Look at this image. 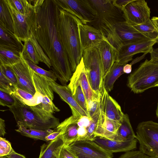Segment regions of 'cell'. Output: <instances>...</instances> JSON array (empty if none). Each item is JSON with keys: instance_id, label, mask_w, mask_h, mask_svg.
<instances>
[{"instance_id": "6da1fadb", "label": "cell", "mask_w": 158, "mask_h": 158, "mask_svg": "<svg viewBox=\"0 0 158 158\" xmlns=\"http://www.w3.org/2000/svg\"><path fill=\"white\" fill-rule=\"evenodd\" d=\"M34 14L31 32L50 59L52 71L62 85H67L73 74L61 41L60 8L55 0H33Z\"/></svg>"}, {"instance_id": "7a4b0ae2", "label": "cell", "mask_w": 158, "mask_h": 158, "mask_svg": "<svg viewBox=\"0 0 158 158\" xmlns=\"http://www.w3.org/2000/svg\"><path fill=\"white\" fill-rule=\"evenodd\" d=\"M59 29L61 41L73 73L82 57L78 25L81 21L76 17L60 9Z\"/></svg>"}, {"instance_id": "3957f363", "label": "cell", "mask_w": 158, "mask_h": 158, "mask_svg": "<svg viewBox=\"0 0 158 158\" xmlns=\"http://www.w3.org/2000/svg\"><path fill=\"white\" fill-rule=\"evenodd\" d=\"M14 98L15 104L9 108L14 115L17 127L45 131L55 129L60 124L59 118L44 110L38 105L28 106Z\"/></svg>"}, {"instance_id": "277c9868", "label": "cell", "mask_w": 158, "mask_h": 158, "mask_svg": "<svg viewBox=\"0 0 158 158\" xmlns=\"http://www.w3.org/2000/svg\"><path fill=\"white\" fill-rule=\"evenodd\" d=\"M158 84V63L146 59L128 76L127 86L134 93H142Z\"/></svg>"}, {"instance_id": "5b68a950", "label": "cell", "mask_w": 158, "mask_h": 158, "mask_svg": "<svg viewBox=\"0 0 158 158\" xmlns=\"http://www.w3.org/2000/svg\"><path fill=\"white\" fill-rule=\"evenodd\" d=\"M82 58L91 88L95 94L101 95L104 89V79L101 56L97 47L84 50Z\"/></svg>"}, {"instance_id": "8992f818", "label": "cell", "mask_w": 158, "mask_h": 158, "mask_svg": "<svg viewBox=\"0 0 158 158\" xmlns=\"http://www.w3.org/2000/svg\"><path fill=\"white\" fill-rule=\"evenodd\" d=\"M136 138L139 150L145 155L158 158V123L152 121L139 123L136 128Z\"/></svg>"}, {"instance_id": "52a82bcc", "label": "cell", "mask_w": 158, "mask_h": 158, "mask_svg": "<svg viewBox=\"0 0 158 158\" xmlns=\"http://www.w3.org/2000/svg\"><path fill=\"white\" fill-rule=\"evenodd\" d=\"M58 6L78 18L83 24L94 21L97 12L89 0H55Z\"/></svg>"}, {"instance_id": "ba28073f", "label": "cell", "mask_w": 158, "mask_h": 158, "mask_svg": "<svg viewBox=\"0 0 158 158\" xmlns=\"http://www.w3.org/2000/svg\"><path fill=\"white\" fill-rule=\"evenodd\" d=\"M65 146L77 158H113V157L112 153L106 151L93 140H77Z\"/></svg>"}, {"instance_id": "9c48e42d", "label": "cell", "mask_w": 158, "mask_h": 158, "mask_svg": "<svg viewBox=\"0 0 158 158\" xmlns=\"http://www.w3.org/2000/svg\"><path fill=\"white\" fill-rule=\"evenodd\" d=\"M33 80L36 92L40 97L41 103L38 105L40 107L52 114L60 111V110L52 102L54 98V91L49 85L47 79L33 70Z\"/></svg>"}, {"instance_id": "30bf717a", "label": "cell", "mask_w": 158, "mask_h": 158, "mask_svg": "<svg viewBox=\"0 0 158 158\" xmlns=\"http://www.w3.org/2000/svg\"><path fill=\"white\" fill-rule=\"evenodd\" d=\"M150 9L144 0H133L123 11L125 21L133 26L146 22L150 19Z\"/></svg>"}, {"instance_id": "8fae6325", "label": "cell", "mask_w": 158, "mask_h": 158, "mask_svg": "<svg viewBox=\"0 0 158 158\" xmlns=\"http://www.w3.org/2000/svg\"><path fill=\"white\" fill-rule=\"evenodd\" d=\"M13 22L14 34L21 41L24 42L30 37L31 27L34 10L29 13L22 14L17 11L9 0H6Z\"/></svg>"}, {"instance_id": "7c38bea8", "label": "cell", "mask_w": 158, "mask_h": 158, "mask_svg": "<svg viewBox=\"0 0 158 158\" xmlns=\"http://www.w3.org/2000/svg\"><path fill=\"white\" fill-rule=\"evenodd\" d=\"M157 43L156 40L147 39L123 45L117 52L115 62L126 64L132 60L133 56L136 54L150 53L153 46Z\"/></svg>"}, {"instance_id": "4fadbf2b", "label": "cell", "mask_w": 158, "mask_h": 158, "mask_svg": "<svg viewBox=\"0 0 158 158\" xmlns=\"http://www.w3.org/2000/svg\"><path fill=\"white\" fill-rule=\"evenodd\" d=\"M11 67L17 80V87L34 95L36 91L33 80V70L22 54L21 61Z\"/></svg>"}, {"instance_id": "5bb4252c", "label": "cell", "mask_w": 158, "mask_h": 158, "mask_svg": "<svg viewBox=\"0 0 158 158\" xmlns=\"http://www.w3.org/2000/svg\"><path fill=\"white\" fill-rule=\"evenodd\" d=\"M97 12V18L117 21H125L123 12L114 5L113 0H89Z\"/></svg>"}, {"instance_id": "9a60e30c", "label": "cell", "mask_w": 158, "mask_h": 158, "mask_svg": "<svg viewBox=\"0 0 158 158\" xmlns=\"http://www.w3.org/2000/svg\"><path fill=\"white\" fill-rule=\"evenodd\" d=\"M78 28L82 49L97 47L106 38L102 32L95 27L80 22Z\"/></svg>"}, {"instance_id": "2e32d148", "label": "cell", "mask_w": 158, "mask_h": 158, "mask_svg": "<svg viewBox=\"0 0 158 158\" xmlns=\"http://www.w3.org/2000/svg\"><path fill=\"white\" fill-rule=\"evenodd\" d=\"M114 27L115 32L122 45L150 39L125 21L115 22Z\"/></svg>"}, {"instance_id": "e0dca14e", "label": "cell", "mask_w": 158, "mask_h": 158, "mask_svg": "<svg viewBox=\"0 0 158 158\" xmlns=\"http://www.w3.org/2000/svg\"><path fill=\"white\" fill-rule=\"evenodd\" d=\"M48 81L53 91L58 95L62 100L69 106L72 115L78 118H80L83 116L89 117L76 102L68 86L61 85L52 81L48 80Z\"/></svg>"}, {"instance_id": "ac0fdd59", "label": "cell", "mask_w": 158, "mask_h": 158, "mask_svg": "<svg viewBox=\"0 0 158 158\" xmlns=\"http://www.w3.org/2000/svg\"><path fill=\"white\" fill-rule=\"evenodd\" d=\"M93 141L106 151L112 153L132 151L137 148L138 142L136 138L120 141L101 137H96Z\"/></svg>"}, {"instance_id": "d6986e66", "label": "cell", "mask_w": 158, "mask_h": 158, "mask_svg": "<svg viewBox=\"0 0 158 158\" xmlns=\"http://www.w3.org/2000/svg\"><path fill=\"white\" fill-rule=\"evenodd\" d=\"M80 85L85 96L87 103L96 95L90 85L82 57L75 71L73 73L68 85V87Z\"/></svg>"}, {"instance_id": "ffe728a7", "label": "cell", "mask_w": 158, "mask_h": 158, "mask_svg": "<svg viewBox=\"0 0 158 158\" xmlns=\"http://www.w3.org/2000/svg\"><path fill=\"white\" fill-rule=\"evenodd\" d=\"M101 110L109 118L121 122L124 114L118 103L104 89L101 94Z\"/></svg>"}, {"instance_id": "44dd1931", "label": "cell", "mask_w": 158, "mask_h": 158, "mask_svg": "<svg viewBox=\"0 0 158 158\" xmlns=\"http://www.w3.org/2000/svg\"><path fill=\"white\" fill-rule=\"evenodd\" d=\"M79 118L72 115L60 123L55 128L60 132L64 145H68L77 140L79 126L77 123Z\"/></svg>"}, {"instance_id": "7402d4cb", "label": "cell", "mask_w": 158, "mask_h": 158, "mask_svg": "<svg viewBox=\"0 0 158 158\" xmlns=\"http://www.w3.org/2000/svg\"><path fill=\"white\" fill-rule=\"evenodd\" d=\"M121 125V122L107 118L102 112L101 110L95 134V137H101L114 140Z\"/></svg>"}, {"instance_id": "603a6c76", "label": "cell", "mask_w": 158, "mask_h": 158, "mask_svg": "<svg viewBox=\"0 0 158 158\" xmlns=\"http://www.w3.org/2000/svg\"><path fill=\"white\" fill-rule=\"evenodd\" d=\"M102 63L104 78L116 61L117 52L106 38L97 47Z\"/></svg>"}, {"instance_id": "cb8c5ba5", "label": "cell", "mask_w": 158, "mask_h": 158, "mask_svg": "<svg viewBox=\"0 0 158 158\" xmlns=\"http://www.w3.org/2000/svg\"><path fill=\"white\" fill-rule=\"evenodd\" d=\"M22 52L8 46L0 44V64L11 66L19 62Z\"/></svg>"}, {"instance_id": "d4e9b609", "label": "cell", "mask_w": 158, "mask_h": 158, "mask_svg": "<svg viewBox=\"0 0 158 158\" xmlns=\"http://www.w3.org/2000/svg\"><path fill=\"white\" fill-rule=\"evenodd\" d=\"M63 145L60 135L55 139L43 144L40 147L39 158H58L59 151Z\"/></svg>"}, {"instance_id": "484cf974", "label": "cell", "mask_w": 158, "mask_h": 158, "mask_svg": "<svg viewBox=\"0 0 158 158\" xmlns=\"http://www.w3.org/2000/svg\"><path fill=\"white\" fill-rule=\"evenodd\" d=\"M14 33L0 25V44L15 48L22 52L23 44Z\"/></svg>"}, {"instance_id": "4316f807", "label": "cell", "mask_w": 158, "mask_h": 158, "mask_svg": "<svg viewBox=\"0 0 158 158\" xmlns=\"http://www.w3.org/2000/svg\"><path fill=\"white\" fill-rule=\"evenodd\" d=\"M10 95L22 103L28 106H35L41 103L40 96L36 92L34 95L16 87Z\"/></svg>"}, {"instance_id": "83f0119b", "label": "cell", "mask_w": 158, "mask_h": 158, "mask_svg": "<svg viewBox=\"0 0 158 158\" xmlns=\"http://www.w3.org/2000/svg\"><path fill=\"white\" fill-rule=\"evenodd\" d=\"M114 140L124 141L136 138L127 114H124Z\"/></svg>"}, {"instance_id": "f1b7e54d", "label": "cell", "mask_w": 158, "mask_h": 158, "mask_svg": "<svg viewBox=\"0 0 158 158\" xmlns=\"http://www.w3.org/2000/svg\"><path fill=\"white\" fill-rule=\"evenodd\" d=\"M125 64L115 62L113 65L104 80V88L107 92L113 89L116 80L124 73L123 68Z\"/></svg>"}, {"instance_id": "f546056e", "label": "cell", "mask_w": 158, "mask_h": 158, "mask_svg": "<svg viewBox=\"0 0 158 158\" xmlns=\"http://www.w3.org/2000/svg\"><path fill=\"white\" fill-rule=\"evenodd\" d=\"M0 25L14 33L13 20L6 0H0Z\"/></svg>"}, {"instance_id": "4dcf8cb0", "label": "cell", "mask_w": 158, "mask_h": 158, "mask_svg": "<svg viewBox=\"0 0 158 158\" xmlns=\"http://www.w3.org/2000/svg\"><path fill=\"white\" fill-rule=\"evenodd\" d=\"M15 131L21 135L36 139H40L46 141V137L53 132L54 130L51 129L43 131L37 129L28 128L23 127H18Z\"/></svg>"}, {"instance_id": "1f68e13d", "label": "cell", "mask_w": 158, "mask_h": 158, "mask_svg": "<svg viewBox=\"0 0 158 158\" xmlns=\"http://www.w3.org/2000/svg\"><path fill=\"white\" fill-rule=\"evenodd\" d=\"M22 54L25 60H30L36 65L40 62L36 48L30 38L24 42Z\"/></svg>"}, {"instance_id": "d6a6232c", "label": "cell", "mask_w": 158, "mask_h": 158, "mask_svg": "<svg viewBox=\"0 0 158 158\" xmlns=\"http://www.w3.org/2000/svg\"><path fill=\"white\" fill-rule=\"evenodd\" d=\"M133 26L149 39L158 41V31L151 19L145 23Z\"/></svg>"}, {"instance_id": "836d02e7", "label": "cell", "mask_w": 158, "mask_h": 158, "mask_svg": "<svg viewBox=\"0 0 158 158\" xmlns=\"http://www.w3.org/2000/svg\"><path fill=\"white\" fill-rule=\"evenodd\" d=\"M68 87L76 102L89 116L86 99L81 86L79 85Z\"/></svg>"}, {"instance_id": "e575fe53", "label": "cell", "mask_w": 158, "mask_h": 158, "mask_svg": "<svg viewBox=\"0 0 158 158\" xmlns=\"http://www.w3.org/2000/svg\"><path fill=\"white\" fill-rule=\"evenodd\" d=\"M14 8L22 14L29 13L34 10L32 0H9Z\"/></svg>"}, {"instance_id": "d590c367", "label": "cell", "mask_w": 158, "mask_h": 158, "mask_svg": "<svg viewBox=\"0 0 158 158\" xmlns=\"http://www.w3.org/2000/svg\"><path fill=\"white\" fill-rule=\"evenodd\" d=\"M26 60L31 69L36 73L44 76L48 81L56 82L57 78L52 70H46L38 66L30 60Z\"/></svg>"}, {"instance_id": "8d00e7d4", "label": "cell", "mask_w": 158, "mask_h": 158, "mask_svg": "<svg viewBox=\"0 0 158 158\" xmlns=\"http://www.w3.org/2000/svg\"><path fill=\"white\" fill-rule=\"evenodd\" d=\"M101 95H96L87 103L88 115L92 118L101 110Z\"/></svg>"}, {"instance_id": "74e56055", "label": "cell", "mask_w": 158, "mask_h": 158, "mask_svg": "<svg viewBox=\"0 0 158 158\" xmlns=\"http://www.w3.org/2000/svg\"><path fill=\"white\" fill-rule=\"evenodd\" d=\"M30 39L34 44L38 54L40 58V62L44 63L49 68L52 67L50 60L45 54L43 49L39 45L33 34L31 32Z\"/></svg>"}, {"instance_id": "f35d334b", "label": "cell", "mask_w": 158, "mask_h": 158, "mask_svg": "<svg viewBox=\"0 0 158 158\" xmlns=\"http://www.w3.org/2000/svg\"><path fill=\"white\" fill-rule=\"evenodd\" d=\"M100 111L98 113L91 118L90 123L87 128V133L84 140H89L93 141L96 137L95 134L98 126V120Z\"/></svg>"}, {"instance_id": "ab89813d", "label": "cell", "mask_w": 158, "mask_h": 158, "mask_svg": "<svg viewBox=\"0 0 158 158\" xmlns=\"http://www.w3.org/2000/svg\"><path fill=\"white\" fill-rule=\"evenodd\" d=\"M16 87L0 72V90L10 95Z\"/></svg>"}, {"instance_id": "60d3db41", "label": "cell", "mask_w": 158, "mask_h": 158, "mask_svg": "<svg viewBox=\"0 0 158 158\" xmlns=\"http://www.w3.org/2000/svg\"><path fill=\"white\" fill-rule=\"evenodd\" d=\"M0 72L17 87L18 81L16 77L11 66L0 64Z\"/></svg>"}, {"instance_id": "b9f144b4", "label": "cell", "mask_w": 158, "mask_h": 158, "mask_svg": "<svg viewBox=\"0 0 158 158\" xmlns=\"http://www.w3.org/2000/svg\"><path fill=\"white\" fill-rule=\"evenodd\" d=\"M15 151L10 142L2 137H0V156H7Z\"/></svg>"}, {"instance_id": "7bdbcfd3", "label": "cell", "mask_w": 158, "mask_h": 158, "mask_svg": "<svg viewBox=\"0 0 158 158\" xmlns=\"http://www.w3.org/2000/svg\"><path fill=\"white\" fill-rule=\"evenodd\" d=\"M15 98L10 94L0 90V105L8 107L15 103Z\"/></svg>"}, {"instance_id": "ee69618b", "label": "cell", "mask_w": 158, "mask_h": 158, "mask_svg": "<svg viewBox=\"0 0 158 158\" xmlns=\"http://www.w3.org/2000/svg\"><path fill=\"white\" fill-rule=\"evenodd\" d=\"M58 158H77L64 145L60 148Z\"/></svg>"}, {"instance_id": "f6af8a7d", "label": "cell", "mask_w": 158, "mask_h": 158, "mask_svg": "<svg viewBox=\"0 0 158 158\" xmlns=\"http://www.w3.org/2000/svg\"><path fill=\"white\" fill-rule=\"evenodd\" d=\"M145 154L140 151H131L125 152L118 158H144Z\"/></svg>"}, {"instance_id": "bcb514c9", "label": "cell", "mask_w": 158, "mask_h": 158, "mask_svg": "<svg viewBox=\"0 0 158 158\" xmlns=\"http://www.w3.org/2000/svg\"><path fill=\"white\" fill-rule=\"evenodd\" d=\"M92 118L89 117L83 116L79 118L77 123L79 127L87 128L89 125Z\"/></svg>"}, {"instance_id": "7dc6e473", "label": "cell", "mask_w": 158, "mask_h": 158, "mask_svg": "<svg viewBox=\"0 0 158 158\" xmlns=\"http://www.w3.org/2000/svg\"><path fill=\"white\" fill-rule=\"evenodd\" d=\"M133 0H113L114 5L123 12L127 4Z\"/></svg>"}, {"instance_id": "c3c4849f", "label": "cell", "mask_w": 158, "mask_h": 158, "mask_svg": "<svg viewBox=\"0 0 158 158\" xmlns=\"http://www.w3.org/2000/svg\"><path fill=\"white\" fill-rule=\"evenodd\" d=\"M87 131L85 127H79L78 129L77 140H84L87 135Z\"/></svg>"}, {"instance_id": "681fc988", "label": "cell", "mask_w": 158, "mask_h": 158, "mask_svg": "<svg viewBox=\"0 0 158 158\" xmlns=\"http://www.w3.org/2000/svg\"><path fill=\"white\" fill-rule=\"evenodd\" d=\"M61 135L60 132L55 129L54 131L47 135L45 137L46 141L53 140L57 138Z\"/></svg>"}, {"instance_id": "f907efd6", "label": "cell", "mask_w": 158, "mask_h": 158, "mask_svg": "<svg viewBox=\"0 0 158 158\" xmlns=\"http://www.w3.org/2000/svg\"><path fill=\"white\" fill-rule=\"evenodd\" d=\"M150 54V60L152 62L158 63V48H153Z\"/></svg>"}, {"instance_id": "816d5d0a", "label": "cell", "mask_w": 158, "mask_h": 158, "mask_svg": "<svg viewBox=\"0 0 158 158\" xmlns=\"http://www.w3.org/2000/svg\"><path fill=\"white\" fill-rule=\"evenodd\" d=\"M6 133L5 129V121L2 118H0V136L3 137Z\"/></svg>"}, {"instance_id": "f5cc1de1", "label": "cell", "mask_w": 158, "mask_h": 158, "mask_svg": "<svg viewBox=\"0 0 158 158\" xmlns=\"http://www.w3.org/2000/svg\"><path fill=\"white\" fill-rule=\"evenodd\" d=\"M7 156L9 158H26L23 155L18 153L15 151Z\"/></svg>"}, {"instance_id": "db71d44e", "label": "cell", "mask_w": 158, "mask_h": 158, "mask_svg": "<svg viewBox=\"0 0 158 158\" xmlns=\"http://www.w3.org/2000/svg\"><path fill=\"white\" fill-rule=\"evenodd\" d=\"M132 70V65L130 64H126L123 68V71L124 73H131Z\"/></svg>"}, {"instance_id": "11a10c76", "label": "cell", "mask_w": 158, "mask_h": 158, "mask_svg": "<svg viewBox=\"0 0 158 158\" xmlns=\"http://www.w3.org/2000/svg\"><path fill=\"white\" fill-rule=\"evenodd\" d=\"M151 20L158 31V17H153Z\"/></svg>"}, {"instance_id": "9f6ffc18", "label": "cell", "mask_w": 158, "mask_h": 158, "mask_svg": "<svg viewBox=\"0 0 158 158\" xmlns=\"http://www.w3.org/2000/svg\"><path fill=\"white\" fill-rule=\"evenodd\" d=\"M156 114L157 117L158 118V102L157 103V108L156 110Z\"/></svg>"}, {"instance_id": "6f0895ef", "label": "cell", "mask_w": 158, "mask_h": 158, "mask_svg": "<svg viewBox=\"0 0 158 158\" xmlns=\"http://www.w3.org/2000/svg\"><path fill=\"white\" fill-rule=\"evenodd\" d=\"M144 158H157L154 157H151L145 155Z\"/></svg>"}, {"instance_id": "680465c9", "label": "cell", "mask_w": 158, "mask_h": 158, "mask_svg": "<svg viewBox=\"0 0 158 158\" xmlns=\"http://www.w3.org/2000/svg\"><path fill=\"white\" fill-rule=\"evenodd\" d=\"M0 158H9L7 156H0Z\"/></svg>"}, {"instance_id": "91938a15", "label": "cell", "mask_w": 158, "mask_h": 158, "mask_svg": "<svg viewBox=\"0 0 158 158\" xmlns=\"http://www.w3.org/2000/svg\"><path fill=\"white\" fill-rule=\"evenodd\" d=\"M156 87H158V84L157 85Z\"/></svg>"}, {"instance_id": "94428289", "label": "cell", "mask_w": 158, "mask_h": 158, "mask_svg": "<svg viewBox=\"0 0 158 158\" xmlns=\"http://www.w3.org/2000/svg\"><path fill=\"white\" fill-rule=\"evenodd\" d=\"M157 43H158V41L157 42Z\"/></svg>"}]
</instances>
